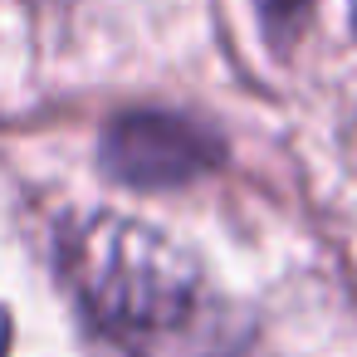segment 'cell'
<instances>
[{"instance_id":"1","label":"cell","mask_w":357,"mask_h":357,"mask_svg":"<svg viewBox=\"0 0 357 357\" xmlns=\"http://www.w3.org/2000/svg\"><path fill=\"white\" fill-rule=\"evenodd\" d=\"M64 274L123 357H240L250 323L220 298L206 269L167 235L93 215L64 230Z\"/></svg>"},{"instance_id":"2","label":"cell","mask_w":357,"mask_h":357,"mask_svg":"<svg viewBox=\"0 0 357 357\" xmlns=\"http://www.w3.org/2000/svg\"><path fill=\"white\" fill-rule=\"evenodd\" d=\"M98 162L118 186L172 191V186H186L215 172L225 162V142L196 118L162 113V108H132L103 128Z\"/></svg>"},{"instance_id":"3","label":"cell","mask_w":357,"mask_h":357,"mask_svg":"<svg viewBox=\"0 0 357 357\" xmlns=\"http://www.w3.org/2000/svg\"><path fill=\"white\" fill-rule=\"evenodd\" d=\"M255 6H259V20H264L269 40H289L298 30L303 10H308V0H255Z\"/></svg>"},{"instance_id":"4","label":"cell","mask_w":357,"mask_h":357,"mask_svg":"<svg viewBox=\"0 0 357 357\" xmlns=\"http://www.w3.org/2000/svg\"><path fill=\"white\" fill-rule=\"evenodd\" d=\"M6 347H10V318H6V308H0V357H6Z\"/></svg>"},{"instance_id":"5","label":"cell","mask_w":357,"mask_h":357,"mask_svg":"<svg viewBox=\"0 0 357 357\" xmlns=\"http://www.w3.org/2000/svg\"><path fill=\"white\" fill-rule=\"evenodd\" d=\"M352 30H357V10H352Z\"/></svg>"}]
</instances>
